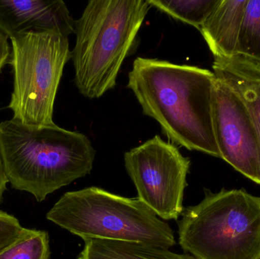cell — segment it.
I'll return each instance as SVG.
<instances>
[{
  "label": "cell",
  "mask_w": 260,
  "mask_h": 259,
  "mask_svg": "<svg viewBox=\"0 0 260 259\" xmlns=\"http://www.w3.org/2000/svg\"><path fill=\"white\" fill-rule=\"evenodd\" d=\"M247 3V0H221L200 27L214 57L237 54Z\"/></svg>",
  "instance_id": "11"
},
{
  "label": "cell",
  "mask_w": 260,
  "mask_h": 259,
  "mask_svg": "<svg viewBox=\"0 0 260 259\" xmlns=\"http://www.w3.org/2000/svg\"><path fill=\"white\" fill-rule=\"evenodd\" d=\"M50 239L45 231L27 229L15 243L0 252V259H50Z\"/></svg>",
  "instance_id": "14"
},
{
  "label": "cell",
  "mask_w": 260,
  "mask_h": 259,
  "mask_svg": "<svg viewBox=\"0 0 260 259\" xmlns=\"http://www.w3.org/2000/svg\"><path fill=\"white\" fill-rule=\"evenodd\" d=\"M151 9L148 0H91L76 21L72 50L75 84L88 99L102 97L117 85L125 59Z\"/></svg>",
  "instance_id": "3"
},
{
  "label": "cell",
  "mask_w": 260,
  "mask_h": 259,
  "mask_svg": "<svg viewBox=\"0 0 260 259\" xmlns=\"http://www.w3.org/2000/svg\"><path fill=\"white\" fill-rule=\"evenodd\" d=\"M221 0H148L151 7L200 30Z\"/></svg>",
  "instance_id": "13"
},
{
  "label": "cell",
  "mask_w": 260,
  "mask_h": 259,
  "mask_svg": "<svg viewBox=\"0 0 260 259\" xmlns=\"http://www.w3.org/2000/svg\"><path fill=\"white\" fill-rule=\"evenodd\" d=\"M0 145L8 181L38 202L91 173L96 152L88 137L57 125L32 127L0 123Z\"/></svg>",
  "instance_id": "2"
},
{
  "label": "cell",
  "mask_w": 260,
  "mask_h": 259,
  "mask_svg": "<svg viewBox=\"0 0 260 259\" xmlns=\"http://www.w3.org/2000/svg\"><path fill=\"white\" fill-rule=\"evenodd\" d=\"M12 45L8 36L0 30V73L12 59Z\"/></svg>",
  "instance_id": "17"
},
{
  "label": "cell",
  "mask_w": 260,
  "mask_h": 259,
  "mask_svg": "<svg viewBox=\"0 0 260 259\" xmlns=\"http://www.w3.org/2000/svg\"><path fill=\"white\" fill-rule=\"evenodd\" d=\"M179 243L197 259H260V197L244 190L206 192L183 209Z\"/></svg>",
  "instance_id": "4"
},
{
  "label": "cell",
  "mask_w": 260,
  "mask_h": 259,
  "mask_svg": "<svg viewBox=\"0 0 260 259\" xmlns=\"http://www.w3.org/2000/svg\"><path fill=\"white\" fill-rule=\"evenodd\" d=\"M237 53L260 62V0H247Z\"/></svg>",
  "instance_id": "15"
},
{
  "label": "cell",
  "mask_w": 260,
  "mask_h": 259,
  "mask_svg": "<svg viewBox=\"0 0 260 259\" xmlns=\"http://www.w3.org/2000/svg\"><path fill=\"white\" fill-rule=\"evenodd\" d=\"M213 72L239 95L250 111L260 136V62L241 54L214 57Z\"/></svg>",
  "instance_id": "10"
},
{
  "label": "cell",
  "mask_w": 260,
  "mask_h": 259,
  "mask_svg": "<svg viewBox=\"0 0 260 259\" xmlns=\"http://www.w3.org/2000/svg\"><path fill=\"white\" fill-rule=\"evenodd\" d=\"M124 164L138 199L157 217L177 220L183 211L189 158L157 135L126 152Z\"/></svg>",
  "instance_id": "7"
},
{
  "label": "cell",
  "mask_w": 260,
  "mask_h": 259,
  "mask_svg": "<svg viewBox=\"0 0 260 259\" xmlns=\"http://www.w3.org/2000/svg\"><path fill=\"white\" fill-rule=\"evenodd\" d=\"M213 124L221 159L260 185V136L253 117L239 95L217 78Z\"/></svg>",
  "instance_id": "8"
},
{
  "label": "cell",
  "mask_w": 260,
  "mask_h": 259,
  "mask_svg": "<svg viewBox=\"0 0 260 259\" xmlns=\"http://www.w3.org/2000/svg\"><path fill=\"white\" fill-rule=\"evenodd\" d=\"M13 91L8 108L14 120L32 127L48 126L64 67L72 59L69 38L31 33L11 39Z\"/></svg>",
  "instance_id": "6"
},
{
  "label": "cell",
  "mask_w": 260,
  "mask_h": 259,
  "mask_svg": "<svg viewBox=\"0 0 260 259\" xmlns=\"http://www.w3.org/2000/svg\"><path fill=\"white\" fill-rule=\"evenodd\" d=\"M8 181L5 169L4 161H3V154H2L1 145H0V204L3 200V195L6 190V185Z\"/></svg>",
  "instance_id": "18"
},
{
  "label": "cell",
  "mask_w": 260,
  "mask_h": 259,
  "mask_svg": "<svg viewBox=\"0 0 260 259\" xmlns=\"http://www.w3.org/2000/svg\"><path fill=\"white\" fill-rule=\"evenodd\" d=\"M47 219L84 241L139 242L167 249L176 245L171 227L138 198L117 196L99 187L65 193Z\"/></svg>",
  "instance_id": "5"
},
{
  "label": "cell",
  "mask_w": 260,
  "mask_h": 259,
  "mask_svg": "<svg viewBox=\"0 0 260 259\" xmlns=\"http://www.w3.org/2000/svg\"><path fill=\"white\" fill-rule=\"evenodd\" d=\"M26 230L16 217L0 211V252L17 241Z\"/></svg>",
  "instance_id": "16"
},
{
  "label": "cell",
  "mask_w": 260,
  "mask_h": 259,
  "mask_svg": "<svg viewBox=\"0 0 260 259\" xmlns=\"http://www.w3.org/2000/svg\"><path fill=\"white\" fill-rule=\"evenodd\" d=\"M215 80L206 68L138 57L127 88L172 144L221 158L214 132Z\"/></svg>",
  "instance_id": "1"
},
{
  "label": "cell",
  "mask_w": 260,
  "mask_h": 259,
  "mask_svg": "<svg viewBox=\"0 0 260 259\" xmlns=\"http://www.w3.org/2000/svg\"><path fill=\"white\" fill-rule=\"evenodd\" d=\"M77 259H197L169 249L139 243L109 240H88Z\"/></svg>",
  "instance_id": "12"
},
{
  "label": "cell",
  "mask_w": 260,
  "mask_h": 259,
  "mask_svg": "<svg viewBox=\"0 0 260 259\" xmlns=\"http://www.w3.org/2000/svg\"><path fill=\"white\" fill-rule=\"evenodd\" d=\"M0 30L10 40L47 32L69 38L76 21L62 0H0Z\"/></svg>",
  "instance_id": "9"
}]
</instances>
